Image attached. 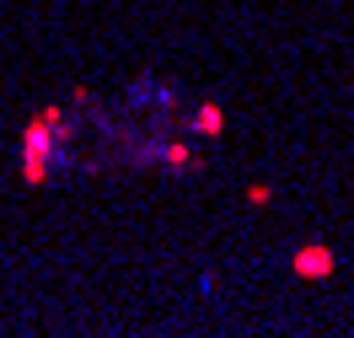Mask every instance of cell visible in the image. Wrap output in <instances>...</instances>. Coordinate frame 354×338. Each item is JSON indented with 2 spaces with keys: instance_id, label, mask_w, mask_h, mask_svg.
Listing matches in <instances>:
<instances>
[{
  "instance_id": "6da1fadb",
  "label": "cell",
  "mask_w": 354,
  "mask_h": 338,
  "mask_svg": "<svg viewBox=\"0 0 354 338\" xmlns=\"http://www.w3.org/2000/svg\"><path fill=\"white\" fill-rule=\"evenodd\" d=\"M54 129H59V113L48 108V113H38V118L27 124V135H22V156H27V178H32V182H44V172H48V156H54Z\"/></svg>"
},
{
  "instance_id": "7a4b0ae2",
  "label": "cell",
  "mask_w": 354,
  "mask_h": 338,
  "mask_svg": "<svg viewBox=\"0 0 354 338\" xmlns=\"http://www.w3.org/2000/svg\"><path fill=\"white\" fill-rule=\"evenodd\" d=\"M295 279H311V285H322V279H333V269H338V258H333V247L328 242H311V247H301L295 252Z\"/></svg>"
},
{
  "instance_id": "3957f363",
  "label": "cell",
  "mask_w": 354,
  "mask_h": 338,
  "mask_svg": "<svg viewBox=\"0 0 354 338\" xmlns=\"http://www.w3.org/2000/svg\"><path fill=\"white\" fill-rule=\"evenodd\" d=\"M194 129H199V135H221V129H225V113L215 108V102H204V108L194 113Z\"/></svg>"
},
{
  "instance_id": "277c9868",
  "label": "cell",
  "mask_w": 354,
  "mask_h": 338,
  "mask_svg": "<svg viewBox=\"0 0 354 338\" xmlns=\"http://www.w3.org/2000/svg\"><path fill=\"white\" fill-rule=\"evenodd\" d=\"M167 161H172V167H194V151H188V145H172V151H167Z\"/></svg>"
}]
</instances>
